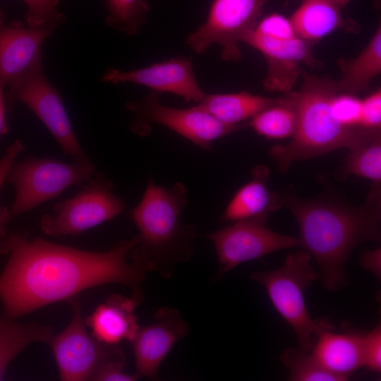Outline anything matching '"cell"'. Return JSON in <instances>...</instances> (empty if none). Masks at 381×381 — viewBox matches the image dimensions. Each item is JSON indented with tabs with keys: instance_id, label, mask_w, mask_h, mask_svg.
<instances>
[{
	"instance_id": "1",
	"label": "cell",
	"mask_w": 381,
	"mask_h": 381,
	"mask_svg": "<svg viewBox=\"0 0 381 381\" xmlns=\"http://www.w3.org/2000/svg\"><path fill=\"white\" fill-rule=\"evenodd\" d=\"M138 243L137 235L97 252L32 237L26 231L7 232L0 238V254L8 256L0 273L1 308L8 317L17 319L107 284L142 293L140 284L146 271L130 257Z\"/></svg>"
},
{
	"instance_id": "2",
	"label": "cell",
	"mask_w": 381,
	"mask_h": 381,
	"mask_svg": "<svg viewBox=\"0 0 381 381\" xmlns=\"http://www.w3.org/2000/svg\"><path fill=\"white\" fill-rule=\"evenodd\" d=\"M276 192L282 207L295 217L299 244L317 262L324 286L331 291L344 288L351 251L363 242L380 241V185H372L365 202L359 206L329 195L303 198L292 185Z\"/></svg>"
},
{
	"instance_id": "3",
	"label": "cell",
	"mask_w": 381,
	"mask_h": 381,
	"mask_svg": "<svg viewBox=\"0 0 381 381\" xmlns=\"http://www.w3.org/2000/svg\"><path fill=\"white\" fill-rule=\"evenodd\" d=\"M301 75V89L286 95L296 112L295 133L287 145H276L269 151L282 173L295 162L339 148L353 151L380 135V130L349 127L339 121L332 107L333 99L340 92L337 82L304 71Z\"/></svg>"
},
{
	"instance_id": "4",
	"label": "cell",
	"mask_w": 381,
	"mask_h": 381,
	"mask_svg": "<svg viewBox=\"0 0 381 381\" xmlns=\"http://www.w3.org/2000/svg\"><path fill=\"white\" fill-rule=\"evenodd\" d=\"M187 202L183 183L162 187L150 178L140 201L130 210L131 219L139 231V243L130 255L146 272L169 278L190 259L196 229L182 219Z\"/></svg>"
},
{
	"instance_id": "5",
	"label": "cell",
	"mask_w": 381,
	"mask_h": 381,
	"mask_svg": "<svg viewBox=\"0 0 381 381\" xmlns=\"http://www.w3.org/2000/svg\"><path fill=\"white\" fill-rule=\"evenodd\" d=\"M310 260L304 249L290 252L280 267L250 277L265 288L275 310L295 332L300 349L306 352L311 351L320 331L332 328L327 320H313L306 308L305 292L318 277Z\"/></svg>"
},
{
	"instance_id": "6",
	"label": "cell",
	"mask_w": 381,
	"mask_h": 381,
	"mask_svg": "<svg viewBox=\"0 0 381 381\" xmlns=\"http://www.w3.org/2000/svg\"><path fill=\"white\" fill-rule=\"evenodd\" d=\"M96 173L92 162L71 163L49 157L16 161L6 181L15 189L11 212L19 216L59 195L67 188L83 185Z\"/></svg>"
},
{
	"instance_id": "7",
	"label": "cell",
	"mask_w": 381,
	"mask_h": 381,
	"mask_svg": "<svg viewBox=\"0 0 381 381\" xmlns=\"http://www.w3.org/2000/svg\"><path fill=\"white\" fill-rule=\"evenodd\" d=\"M6 87L4 101L7 111L18 103L25 104L40 119L72 161L92 162L75 136L59 92L43 71L42 61L10 82Z\"/></svg>"
},
{
	"instance_id": "8",
	"label": "cell",
	"mask_w": 381,
	"mask_h": 381,
	"mask_svg": "<svg viewBox=\"0 0 381 381\" xmlns=\"http://www.w3.org/2000/svg\"><path fill=\"white\" fill-rule=\"evenodd\" d=\"M125 107L132 114L129 126L135 134L147 136L150 124L157 123L207 151L213 150L212 144L217 139L246 127V123L224 124L196 105L188 109L164 106L160 93L154 91L141 99L128 101Z\"/></svg>"
},
{
	"instance_id": "9",
	"label": "cell",
	"mask_w": 381,
	"mask_h": 381,
	"mask_svg": "<svg viewBox=\"0 0 381 381\" xmlns=\"http://www.w3.org/2000/svg\"><path fill=\"white\" fill-rule=\"evenodd\" d=\"M125 208L112 181L96 172L77 194L56 204L53 214L43 215L40 227L54 237L75 236L114 219Z\"/></svg>"
},
{
	"instance_id": "10",
	"label": "cell",
	"mask_w": 381,
	"mask_h": 381,
	"mask_svg": "<svg viewBox=\"0 0 381 381\" xmlns=\"http://www.w3.org/2000/svg\"><path fill=\"white\" fill-rule=\"evenodd\" d=\"M72 318L60 333L52 336L48 344L56 360L62 381L92 380L106 365L126 361L122 350L116 345L102 343L86 329L80 301L78 296L68 301Z\"/></svg>"
},
{
	"instance_id": "11",
	"label": "cell",
	"mask_w": 381,
	"mask_h": 381,
	"mask_svg": "<svg viewBox=\"0 0 381 381\" xmlns=\"http://www.w3.org/2000/svg\"><path fill=\"white\" fill-rule=\"evenodd\" d=\"M264 5L263 0H213L205 21L188 35L186 44L198 54L218 44L223 60H241L240 39L255 27Z\"/></svg>"
},
{
	"instance_id": "12",
	"label": "cell",
	"mask_w": 381,
	"mask_h": 381,
	"mask_svg": "<svg viewBox=\"0 0 381 381\" xmlns=\"http://www.w3.org/2000/svg\"><path fill=\"white\" fill-rule=\"evenodd\" d=\"M267 220L268 218L261 217L239 220L205 235L216 250L218 277H222L241 263L300 246L298 238L268 229Z\"/></svg>"
},
{
	"instance_id": "13",
	"label": "cell",
	"mask_w": 381,
	"mask_h": 381,
	"mask_svg": "<svg viewBox=\"0 0 381 381\" xmlns=\"http://www.w3.org/2000/svg\"><path fill=\"white\" fill-rule=\"evenodd\" d=\"M247 44L265 57L267 72L262 84L272 92L289 93L303 71L302 65L309 68L322 66L312 51V43L299 37L278 39L265 37L253 29L246 31L240 42Z\"/></svg>"
},
{
	"instance_id": "14",
	"label": "cell",
	"mask_w": 381,
	"mask_h": 381,
	"mask_svg": "<svg viewBox=\"0 0 381 381\" xmlns=\"http://www.w3.org/2000/svg\"><path fill=\"white\" fill-rule=\"evenodd\" d=\"M101 80L112 84L131 83L140 85L159 93L177 95L186 102L199 103L206 95L196 80L191 59L182 56L138 69L109 68L102 75Z\"/></svg>"
},
{
	"instance_id": "15",
	"label": "cell",
	"mask_w": 381,
	"mask_h": 381,
	"mask_svg": "<svg viewBox=\"0 0 381 381\" xmlns=\"http://www.w3.org/2000/svg\"><path fill=\"white\" fill-rule=\"evenodd\" d=\"M188 334L179 312L169 307L157 310L151 324L140 327L133 346L138 378L156 379L159 368L172 347Z\"/></svg>"
},
{
	"instance_id": "16",
	"label": "cell",
	"mask_w": 381,
	"mask_h": 381,
	"mask_svg": "<svg viewBox=\"0 0 381 381\" xmlns=\"http://www.w3.org/2000/svg\"><path fill=\"white\" fill-rule=\"evenodd\" d=\"M56 28L29 27L13 20L0 25V84L6 85L42 61V46Z\"/></svg>"
},
{
	"instance_id": "17",
	"label": "cell",
	"mask_w": 381,
	"mask_h": 381,
	"mask_svg": "<svg viewBox=\"0 0 381 381\" xmlns=\"http://www.w3.org/2000/svg\"><path fill=\"white\" fill-rule=\"evenodd\" d=\"M143 298L142 293H133L130 298L119 294L109 296L85 320L92 336L111 345L122 340L131 342L140 327L135 310Z\"/></svg>"
},
{
	"instance_id": "18",
	"label": "cell",
	"mask_w": 381,
	"mask_h": 381,
	"mask_svg": "<svg viewBox=\"0 0 381 381\" xmlns=\"http://www.w3.org/2000/svg\"><path fill=\"white\" fill-rule=\"evenodd\" d=\"M332 329L319 332L311 353L326 370L340 381L347 380L352 373L364 366V334L355 330L336 333Z\"/></svg>"
},
{
	"instance_id": "19",
	"label": "cell",
	"mask_w": 381,
	"mask_h": 381,
	"mask_svg": "<svg viewBox=\"0 0 381 381\" xmlns=\"http://www.w3.org/2000/svg\"><path fill=\"white\" fill-rule=\"evenodd\" d=\"M270 169L265 165H257L251 169V179L234 194L221 219L234 222L255 217H266L282 208L277 192L268 186Z\"/></svg>"
},
{
	"instance_id": "20",
	"label": "cell",
	"mask_w": 381,
	"mask_h": 381,
	"mask_svg": "<svg viewBox=\"0 0 381 381\" xmlns=\"http://www.w3.org/2000/svg\"><path fill=\"white\" fill-rule=\"evenodd\" d=\"M341 7L328 0H303L290 18L296 35L312 44L339 28H355L344 20Z\"/></svg>"
},
{
	"instance_id": "21",
	"label": "cell",
	"mask_w": 381,
	"mask_h": 381,
	"mask_svg": "<svg viewBox=\"0 0 381 381\" xmlns=\"http://www.w3.org/2000/svg\"><path fill=\"white\" fill-rule=\"evenodd\" d=\"M277 99L242 91L235 93L206 94L196 106L221 123L229 126L243 123L274 104Z\"/></svg>"
},
{
	"instance_id": "22",
	"label": "cell",
	"mask_w": 381,
	"mask_h": 381,
	"mask_svg": "<svg viewBox=\"0 0 381 381\" xmlns=\"http://www.w3.org/2000/svg\"><path fill=\"white\" fill-rule=\"evenodd\" d=\"M16 320L6 315L0 304V380L9 364L26 347L35 342L48 343L54 335L50 325Z\"/></svg>"
},
{
	"instance_id": "23",
	"label": "cell",
	"mask_w": 381,
	"mask_h": 381,
	"mask_svg": "<svg viewBox=\"0 0 381 381\" xmlns=\"http://www.w3.org/2000/svg\"><path fill=\"white\" fill-rule=\"evenodd\" d=\"M342 75L337 82L341 92L356 95L368 89L370 82L381 72V27L354 59H339Z\"/></svg>"
},
{
	"instance_id": "24",
	"label": "cell",
	"mask_w": 381,
	"mask_h": 381,
	"mask_svg": "<svg viewBox=\"0 0 381 381\" xmlns=\"http://www.w3.org/2000/svg\"><path fill=\"white\" fill-rule=\"evenodd\" d=\"M296 124V110L286 96L248 120L246 127L268 139H283L293 136Z\"/></svg>"
},
{
	"instance_id": "25",
	"label": "cell",
	"mask_w": 381,
	"mask_h": 381,
	"mask_svg": "<svg viewBox=\"0 0 381 381\" xmlns=\"http://www.w3.org/2000/svg\"><path fill=\"white\" fill-rule=\"evenodd\" d=\"M357 176L370 180L372 185L381 181V135L370 143L353 151L345 159L344 165L336 172L339 179Z\"/></svg>"
},
{
	"instance_id": "26",
	"label": "cell",
	"mask_w": 381,
	"mask_h": 381,
	"mask_svg": "<svg viewBox=\"0 0 381 381\" xmlns=\"http://www.w3.org/2000/svg\"><path fill=\"white\" fill-rule=\"evenodd\" d=\"M106 23L126 35H137L147 21L150 10L147 0H105Z\"/></svg>"
},
{
	"instance_id": "27",
	"label": "cell",
	"mask_w": 381,
	"mask_h": 381,
	"mask_svg": "<svg viewBox=\"0 0 381 381\" xmlns=\"http://www.w3.org/2000/svg\"><path fill=\"white\" fill-rule=\"evenodd\" d=\"M282 363L289 370L291 381H340L326 370L310 352L288 348L280 356Z\"/></svg>"
},
{
	"instance_id": "28",
	"label": "cell",
	"mask_w": 381,
	"mask_h": 381,
	"mask_svg": "<svg viewBox=\"0 0 381 381\" xmlns=\"http://www.w3.org/2000/svg\"><path fill=\"white\" fill-rule=\"evenodd\" d=\"M27 7L26 24L29 27L58 28L65 20L59 8L60 0H21Z\"/></svg>"
},
{
	"instance_id": "29",
	"label": "cell",
	"mask_w": 381,
	"mask_h": 381,
	"mask_svg": "<svg viewBox=\"0 0 381 381\" xmlns=\"http://www.w3.org/2000/svg\"><path fill=\"white\" fill-rule=\"evenodd\" d=\"M332 107L336 117L341 123L349 127H362L361 99L356 95L339 92L333 99Z\"/></svg>"
},
{
	"instance_id": "30",
	"label": "cell",
	"mask_w": 381,
	"mask_h": 381,
	"mask_svg": "<svg viewBox=\"0 0 381 381\" xmlns=\"http://www.w3.org/2000/svg\"><path fill=\"white\" fill-rule=\"evenodd\" d=\"M253 29L260 35L272 38L291 39L298 36L290 18L279 13L265 16Z\"/></svg>"
},
{
	"instance_id": "31",
	"label": "cell",
	"mask_w": 381,
	"mask_h": 381,
	"mask_svg": "<svg viewBox=\"0 0 381 381\" xmlns=\"http://www.w3.org/2000/svg\"><path fill=\"white\" fill-rule=\"evenodd\" d=\"M364 366L368 370L381 371V325L380 322L373 329L363 335V342Z\"/></svg>"
},
{
	"instance_id": "32",
	"label": "cell",
	"mask_w": 381,
	"mask_h": 381,
	"mask_svg": "<svg viewBox=\"0 0 381 381\" xmlns=\"http://www.w3.org/2000/svg\"><path fill=\"white\" fill-rule=\"evenodd\" d=\"M361 126L371 130H380V88L361 99Z\"/></svg>"
},
{
	"instance_id": "33",
	"label": "cell",
	"mask_w": 381,
	"mask_h": 381,
	"mask_svg": "<svg viewBox=\"0 0 381 381\" xmlns=\"http://www.w3.org/2000/svg\"><path fill=\"white\" fill-rule=\"evenodd\" d=\"M23 142L17 139L10 145L0 159V192L7 176L16 161L17 157L24 150Z\"/></svg>"
},
{
	"instance_id": "34",
	"label": "cell",
	"mask_w": 381,
	"mask_h": 381,
	"mask_svg": "<svg viewBox=\"0 0 381 381\" xmlns=\"http://www.w3.org/2000/svg\"><path fill=\"white\" fill-rule=\"evenodd\" d=\"M359 264L363 268L372 272L377 279L381 276V249L364 250L360 258Z\"/></svg>"
},
{
	"instance_id": "35",
	"label": "cell",
	"mask_w": 381,
	"mask_h": 381,
	"mask_svg": "<svg viewBox=\"0 0 381 381\" xmlns=\"http://www.w3.org/2000/svg\"><path fill=\"white\" fill-rule=\"evenodd\" d=\"M5 87L0 84V140L8 131V126L6 119V106L4 101Z\"/></svg>"
},
{
	"instance_id": "36",
	"label": "cell",
	"mask_w": 381,
	"mask_h": 381,
	"mask_svg": "<svg viewBox=\"0 0 381 381\" xmlns=\"http://www.w3.org/2000/svg\"><path fill=\"white\" fill-rule=\"evenodd\" d=\"M12 216L11 210L0 206V238L6 234V226Z\"/></svg>"
},
{
	"instance_id": "37",
	"label": "cell",
	"mask_w": 381,
	"mask_h": 381,
	"mask_svg": "<svg viewBox=\"0 0 381 381\" xmlns=\"http://www.w3.org/2000/svg\"><path fill=\"white\" fill-rule=\"evenodd\" d=\"M270 1L271 0H263L265 4ZM328 1H330L337 4L341 8H342V7H344L346 5H347L350 2L351 0H328Z\"/></svg>"
},
{
	"instance_id": "38",
	"label": "cell",
	"mask_w": 381,
	"mask_h": 381,
	"mask_svg": "<svg viewBox=\"0 0 381 381\" xmlns=\"http://www.w3.org/2000/svg\"><path fill=\"white\" fill-rule=\"evenodd\" d=\"M4 23H5L4 13L0 5V25L3 24Z\"/></svg>"
}]
</instances>
